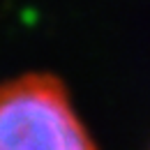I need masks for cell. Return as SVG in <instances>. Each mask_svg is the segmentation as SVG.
<instances>
[{"label":"cell","mask_w":150,"mask_h":150,"mask_svg":"<svg viewBox=\"0 0 150 150\" xmlns=\"http://www.w3.org/2000/svg\"><path fill=\"white\" fill-rule=\"evenodd\" d=\"M97 143L67 86L49 72L0 81V150H88Z\"/></svg>","instance_id":"6da1fadb"}]
</instances>
